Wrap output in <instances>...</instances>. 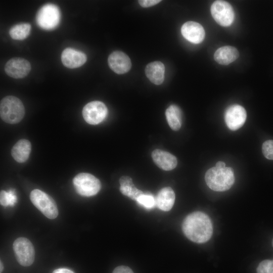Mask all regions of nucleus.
I'll list each match as a JSON object with an SVG mask.
<instances>
[{"label": "nucleus", "instance_id": "15", "mask_svg": "<svg viewBox=\"0 0 273 273\" xmlns=\"http://www.w3.org/2000/svg\"><path fill=\"white\" fill-rule=\"evenodd\" d=\"M155 163L164 170L173 169L177 165L176 158L171 154L160 149H155L152 153Z\"/></svg>", "mask_w": 273, "mask_h": 273}, {"label": "nucleus", "instance_id": "16", "mask_svg": "<svg viewBox=\"0 0 273 273\" xmlns=\"http://www.w3.org/2000/svg\"><path fill=\"white\" fill-rule=\"evenodd\" d=\"M175 198V193L170 187L163 188L155 198L156 206L161 210L169 211L174 205Z\"/></svg>", "mask_w": 273, "mask_h": 273}, {"label": "nucleus", "instance_id": "31", "mask_svg": "<svg viewBox=\"0 0 273 273\" xmlns=\"http://www.w3.org/2000/svg\"><path fill=\"white\" fill-rule=\"evenodd\" d=\"M215 166L219 168H224L225 167V164L222 161H218L215 165Z\"/></svg>", "mask_w": 273, "mask_h": 273}, {"label": "nucleus", "instance_id": "28", "mask_svg": "<svg viewBox=\"0 0 273 273\" xmlns=\"http://www.w3.org/2000/svg\"><path fill=\"white\" fill-rule=\"evenodd\" d=\"M112 273H134L133 271L128 266L121 265L116 267L113 271Z\"/></svg>", "mask_w": 273, "mask_h": 273}, {"label": "nucleus", "instance_id": "10", "mask_svg": "<svg viewBox=\"0 0 273 273\" xmlns=\"http://www.w3.org/2000/svg\"><path fill=\"white\" fill-rule=\"evenodd\" d=\"M246 118L245 109L237 104L229 106L224 113L226 125L232 130H236L241 128L245 122Z\"/></svg>", "mask_w": 273, "mask_h": 273}, {"label": "nucleus", "instance_id": "27", "mask_svg": "<svg viewBox=\"0 0 273 273\" xmlns=\"http://www.w3.org/2000/svg\"><path fill=\"white\" fill-rule=\"evenodd\" d=\"M160 2V0H140L138 1L140 6L144 8L153 6Z\"/></svg>", "mask_w": 273, "mask_h": 273}, {"label": "nucleus", "instance_id": "5", "mask_svg": "<svg viewBox=\"0 0 273 273\" xmlns=\"http://www.w3.org/2000/svg\"><path fill=\"white\" fill-rule=\"evenodd\" d=\"M60 12L57 6L47 4L42 6L36 16V21L39 27L44 30H52L59 24Z\"/></svg>", "mask_w": 273, "mask_h": 273}, {"label": "nucleus", "instance_id": "7", "mask_svg": "<svg viewBox=\"0 0 273 273\" xmlns=\"http://www.w3.org/2000/svg\"><path fill=\"white\" fill-rule=\"evenodd\" d=\"M14 252L18 263L24 266L31 265L35 258V251L32 243L27 238L20 237L13 245Z\"/></svg>", "mask_w": 273, "mask_h": 273}, {"label": "nucleus", "instance_id": "29", "mask_svg": "<svg viewBox=\"0 0 273 273\" xmlns=\"http://www.w3.org/2000/svg\"><path fill=\"white\" fill-rule=\"evenodd\" d=\"M120 186L128 185L133 184L131 178L128 176H122L119 179Z\"/></svg>", "mask_w": 273, "mask_h": 273}, {"label": "nucleus", "instance_id": "14", "mask_svg": "<svg viewBox=\"0 0 273 273\" xmlns=\"http://www.w3.org/2000/svg\"><path fill=\"white\" fill-rule=\"evenodd\" d=\"M87 58L84 53L73 48H67L64 50L61 55L63 64L68 68H76L83 65Z\"/></svg>", "mask_w": 273, "mask_h": 273}, {"label": "nucleus", "instance_id": "24", "mask_svg": "<svg viewBox=\"0 0 273 273\" xmlns=\"http://www.w3.org/2000/svg\"><path fill=\"white\" fill-rule=\"evenodd\" d=\"M136 201L147 209H152L156 206L155 198L149 194L143 193L137 198Z\"/></svg>", "mask_w": 273, "mask_h": 273}, {"label": "nucleus", "instance_id": "33", "mask_svg": "<svg viewBox=\"0 0 273 273\" xmlns=\"http://www.w3.org/2000/svg\"><path fill=\"white\" fill-rule=\"evenodd\" d=\"M271 244H272V247H273V239H272V243H271Z\"/></svg>", "mask_w": 273, "mask_h": 273}, {"label": "nucleus", "instance_id": "12", "mask_svg": "<svg viewBox=\"0 0 273 273\" xmlns=\"http://www.w3.org/2000/svg\"><path fill=\"white\" fill-rule=\"evenodd\" d=\"M110 68L117 74H121L127 72L131 67L129 57L121 51H114L108 59Z\"/></svg>", "mask_w": 273, "mask_h": 273}, {"label": "nucleus", "instance_id": "11", "mask_svg": "<svg viewBox=\"0 0 273 273\" xmlns=\"http://www.w3.org/2000/svg\"><path fill=\"white\" fill-rule=\"evenodd\" d=\"M31 70L30 62L21 58H14L6 64L5 71L11 77L19 79L26 76Z\"/></svg>", "mask_w": 273, "mask_h": 273}, {"label": "nucleus", "instance_id": "13", "mask_svg": "<svg viewBox=\"0 0 273 273\" xmlns=\"http://www.w3.org/2000/svg\"><path fill=\"white\" fill-rule=\"evenodd\" d=\"M183 36L193 43H199L204 39L205 32L203 26L194 21L185 23L181 28Z\"/></svg>", "mask_w": 273, "mask_h": 273}, {"label": "nucleus", "instance_id": "25", "mask_svg": "<svg viewBox=\"0 0 273 273\" xmlns=\"http://www.w3.org/2000/svg\"><path fill=\"white\" fill-rule=\"evenodd\" d=\"M257 273H273V260L261 261L256 269Z\"/></svg>", "mask_w": 273, "mask_h": 273}, {"label": "nucleus", "instance_id": "19", "mask_svg": "<svg viewBox=\"0 0 273 273\" xmlns=\"http://www.w3.org/2000/svg\"><path fill=\"white\" fill-rule=\"evenodd\" d=\"M31 143L26 139L18 141L11 150L13 158L18 162L23 163L27 161L31 152Z\"/></svg>", "mask_w": 273, "mask_h": 273}, {"label": "nucleus", "instance_id": "21", "mask_svg": "<svg viewBox=\"0 0 273 273\" xmlns=\"http://www.w3.org/2000/svg\"><path fill=\"white\" fill-rule=\"evenodd\" d=\"M31 28V25L29 23L18 24L10 28L9 34L13 39L23 40L29 35Z\"/></svg>", "mask_w": 273, "mask_h": 273}, {"label": "nucleus", "instance_id": "9", "mask_svg": "<svg viewBox=\"0 0 273 273\" xmlns=\"http://www.w3.org/2000/svg\"><path fill=\"white\" fill-rule=\"evenodd\" d=\"M108 113L106 105L102 102L95 101L86 104L82 110L85 121L89 124L95 125L101 122Z\"/></svg>", "mask_w": 273, "mask_h": 273}, {"label": "nucleus", "instance_id": "30", "mask_svg": "<svg viewBox=\"0 0 273 273\" xmlns=\"http://www.w3.org/2000/svg\"><path fill=\"white\" fill-rule=\"evenodd\" d=\"M53 273H74L71 270L65 268H60L54 270Z\"/></svg>", "mask_w": 273, "mask_h": 273}, {"label": "nucleus", "instance_id": "18", "mask_svg": "<svg viewBox=\"0 0 273 273\" xmlns=\"http://www.w3.org/2000/svg\"><path fill=\"white\" fill-rule=\"evenodd\" d=\"M145 73L151 82L156 85L161 84L164 79V65L159 61L151 62L146 66Z\"/></svg>", "mask_w": 273, "mask_h": 273}, {"label": "nucleus", "instance_id": "8", "mask_svg": "<svg viewBox=\"0 0 273 273\" xmlns=\"http://www.w3.org/2000/svg\"><path fill=\"white\" fill-rule=\"evenodd\" d=\"M214 20L220 25L227 27L231 25L235 19V12L232 6L224 1H216L210 8Z\"/></svg>", "mask_w": 273, "mask_h": 273}, {"label": "nucleus", "instance_id": "20", "mask_svg": "<svg viewBox=\"0 0 273 273\" xmlns=\"http://www.w3.org/2000/svg\"><path fill=\"white\" fill-rule=\"evenodd\" d=\"M165 115L170 128L175 131L178 130L182 123V114L180 108L175 105H171L166 109Z\"/></svg>", "mask_w": 273, "mask_h": 273}, {"label": "nucleus", "instance_id": "32", "mask_svg": "<svg viewBox=\"0 0 273 273\" xmlns=\"http://www.w3.org/2000/svg\"><path fill=\"white\" fill-rule=\"evenodd\" d=\"M0 272L2 273V272L3 271V268H4V266H3V263L1 261V263H0Z\"/></svg>", "mask_w": 273, "mask_h": 273}, {"label": "nucleus", "instance_id": "17", "mask_svg": "<svg viewBox=\"0 0 273 273\" xmlns=\"http://www.w3.org/2000/svg\"><path fill=\"white\" fill-rule=\"evenodd\" d=\"M239 56L237 49L232 46H223L218 49L214 54L215 61L219 64L227 65Z\"/></svg>", "mask_w": 273, "mask_h": 273}, {"label": "nucleus", "instance_id": "22", "mask_svg": "<svg viewBox=\"0 0 273 273\" xmlns=\"http://www.w3.org/2000/svg\"><path fill=\"white\" fill-rule=\"evenodd\" d=\"M17 202V197L14 190H10L7 192L1 191L0 193V203L4 206H14Z\"/></svg>", "mask_w": 273, "mask_h": 273}, {"label": "nucleus", "instance_id": "1", "mask_svg": "<svg viewBox=\"0 0 273 273\" xmlns=\"http://www.w3.org/2000/svg\"><path fill=\"white\" fill-rule=\"evenodd\" d=\"M182 230L191 241L204 243L211 238L213 226L207 214L201 211H195L185 217L182 224Z\"/></svg>", "mask_w": 273, "mask_h": 273}, {"label": "nucleus", "instance_id": "6", "mask_svg": "<svg viewBox=\"0 0 273 273\" xmlns=\"http://www.w3.org/2000/svg\"><path fill=\"white\" fill-rule=\"evenodd\" d=\"M73 183L77 193L85 197L96 195L101 187L99 179L88 173L77 174L73 179Z\"/></svg>", "mask_w": 273, "mask_h": 273}, {"label": "nucleus", "instance_id": "26", "mask_svg": "<svg viewBox=\"0 0 273 273\" xmlns=\"http://www.w3.org/2000/svg\"><path fill=\"white\" fill-rule=\"evenodd\" d=\"M262 151L266 158L273 160V140L264 142L262 144Z\"/></svg>", "mask_w": 273, "mask_h": 273}, {"label": "nucleus", "instance_id": "23", "mask_svg": "<svg viewBox=\"0 0 273 273\" xmlns=\"http://www.w3.org/2000/svg\"><path fill=\"white\" fill-rule=\"evenodd\" d=\"M120 191L123 195L135 201L144 193L142 191L138 189L133 184L120 186Z\"/></svg>", "mask_w": 273, "mask_h": 273}, {"label": "nucleus", "instance_id": "4", "mask_svg": "<svg viewBox=\"0 0 273 273\" xmlns=\"http://www.w3.org/2000/svg\"><path fill=\"white\" fill-rule=\"evenodd\" d=\"M30 199L33 204L47 218L55 219L58 215V209L54 200L44 192L34 189L31 191Z\"/></svg>", "mask_w": 273, "mask_h": 273}, {"label": "nucleus", "instance_id": "2", "mask_svg": "<svg viewBox=\"0 0 273 273\" xmlns=\"http://www.w3.org/2000/svg\"><path fill=\"white\" fill-rule=\"evenodd\" d=\"M205 180L207 185L212 190L217 192L225 191L230 189L234 184V172L233 169L229 167H213L206 171Z\"/></svg>", "mask_w": 273, "mask_h": 273}, {"label": "nucleus", "instance_id": "3", "mask_svg": "<svg viewBox=\"0 0 273 273\" xmlns=\"http://www.w3.org/2000/svg\"><path fill=\"white\" fill-rule=\"evenodd\" d=\"M24 114V106L18 98L8 96L1 100L0 115L5 122L9 124L18 123L23 119Z\"/></svg>", "mask_w": 273, "mask_h": 273}]
</instances>
